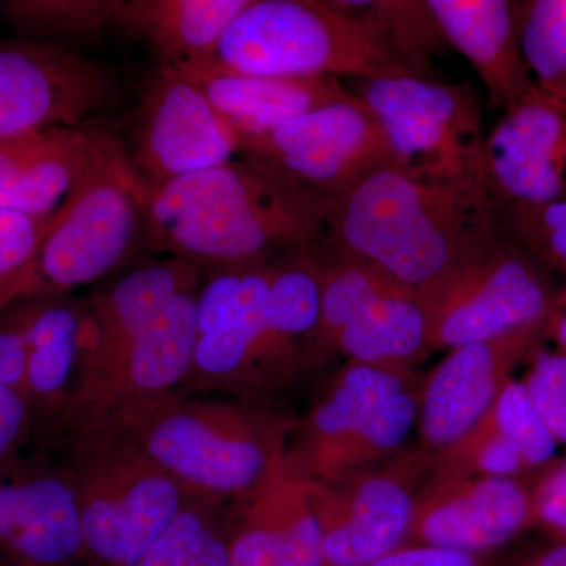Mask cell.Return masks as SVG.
<instances>
[{
    "label": "cell",
    "instance_id": "6da1fadb",
    "mask_svg": "<svg viewBox=\"0 0 566 566\" xmlns=\"http://www.w3.org/2000/svg\"><path fill=\"white\" fill-rule=\"evenodd\" d=\"M499 233L486 182L424 180L387 164L326 200L323 241L422 294Z\"/></svg>",
    "mask_w": 566,
    "mask_h": 566
},
{
    "label": "cell",
    "instance_id": "7a4b0ae2",
    "mask_svg": "<svg viewBox=\"0 0 566 566\" xmlns=\"http://www.w3.org/2000/svg\"><path fill=\"white\" fill-rule=\"evenodd\" d=\"M324 237L326 200L245 156L166 185L144 182L142 248L202 270L262 262Z\"/></svg>",
    "mask_w": 566,
    "mask_h": 566
},
{
    "label": "cell",
    "instance_id": "3957f363",
    "mask_svg": "<svg viewBox=\"0 0 566 566\" xmlns=\"http://www.w3.org/2000/svg\"><path fill=\"white\" fill-rule=\"evenodd\" d=\"M205 59L255 76L431 80L398 48L370 2L251 0Z\"/></svg>",
    "mask_w": 566,
    "mask_h": 566
},
{
    "label": "cell",
    "instance_id": "277c9868",
    "mask_svg": "<svg viewBox=\"0 0 566 566\" xmlns=\"http://www.w3.org/2000/svg\"><path fill=\"white\" fill-rule=\"evenodd\" d=\"M104 433L129 439L192 497L218 504L251 493L289 444V424L263 409L175 394Z\"/></svg>",
    "mask_w": 566,
    "mask_h": 566
},
{
    "label": "cell",
    "instance_id": "5b68a950",
    "mask_svg": "<svg viewBox=\"0 0 566 566\" xmlns=\"http://www.w3.org/2000/svg\"><path fill=\"white\" fill-rule=\"evenodd\" d=\"M144 244V181L125 145L99 133L87 172L57 210L24 300L62 296L96 282Z\"/></svg>",
    "mask_w": 566,
    "mask_h": 566
},
{
    "label": "cell",
    "instance_id": "8992f818",
    "mask_svg": "<svg viewBox=\"0 0 566 566\" xmlns=\"http://www.w3.org/2000/svg\"><path fill=\"white\" fill-rule=\"evenodd\" d=\"M422 381L415 368L346 360L289 446L294 464L314 482L329 483L390 460L419 420Z\"/></svg>",
    "mask_w": 566,
    "mask_h": 566
},
{
    "label": "cell",
    "instance_id": "52a82bcc",
    "mask_svg": "<svg viewBox=\"0 0 566 566\" xmlns=\"http://www.w3.org/2000/svg\"><path fill=\"white\" fill-rule=\"evenodd\" d=\"M66 471L76 490L85 549L136 566L192 495L139 446L117 434H80Z\"/></svg>",
    "mask_w": 566,
    "mask_h": 566
},
{
    "label": "cell",
    "instance_id": "ba28073f",
    "mask_svg": "<svg viewBox=\"0 0 566 566\" xmlns=\"http://www.w3.org/2000/svg\"><path fill=\"white\" fill-rule=\"evenodd\" d=\"M381 123L390 164L433 181L486 182L482 107L469 84L417 76L354 82Z\"/></svg>",
    "mask_w": 566,
    "mask_h": 566
},
{
    "label": "cell",
    "instance_id": "9c48e42d",
    "mask_svg": "<svg viewBox=\"0 0 566 566\" xmlns=\"http://www.w3.org/2000/svg\"><path fill=\"white\" fill-rule=\"evenodd\" d=\"M562 290L553 273L501 230L474 259L419 294L430 348L450 352L546 322Z\"/></svg>",
    "mask_w": 566,
    "mask_h": 566
},
{
    "label": "cell",
    "instance_id": "30bf717a",
    "mask_svg": "<svg viewBox=\"0 0 566 566\" xmlns=\"http://www.w3.org/2000/svg\"><path fill=\"white\" fill-rule=\"evenodd\" d=\"M199 290L182 294L158 322L120 348L81 356L59 422L74 436L104 433L188 381L197 344Z\"/></svg>",
    "mask_w": 566,
    "mask_h": 566
},
{
    "label": "cell",
    "instance_id": "8fae6325",
    "mask_svg": "<svg viewBox=\"0 0 566 566\" xmlns=\"http://www.w3.org/2000/svg\"><path fill=\"white\" fill-rule=\"evenodd\" d=\"M430 472V453L401 450L334 482H315L323 566H368L405 546Z\"/></svg>",
    "mask_w": 566,
    "mask_h": 566
},
{
    "label": "cell",
    "instance_id": "7c38bea8",
    "mask_svg": "<svg viewBox=\"0 0 566 566\" xmlns=\"http://www.w3.org/2000/svg\"><path fill=\"white\" fill-rule=\"evenodd\" d=\"M238 155L327 200L390 164L381 123L356 95L238 142Z\"/></svg>",
    "mask_w": 566,
    "mask_h": 566
},
{
    "label": "cell",
    "instance_id": "4fadbf2b",
    "mask_svg": "<svg viewBox=\"0 0 566 566\" xmlns=\"http://www.w3.org/2000/svg\"><path fill=\"white\" fill-rule=\"evenodd\" d=\"M117 95L109 69L52 43L0 36V144L84 126Z\"/></svg>",
    "mask_w": 566,
    "mask_h": 566
},
{
    "label": "cell",
    "instance_id": "5bb4252c",
    "mask_svg": "<svg viewBox=\"0 0 566 566\" xmlns=\"http://www.w3.org/2000/svg\"><path fill=\"white\" fill-rule=\"evenodd\" d=\"M126 151L145 185L161 186L232 161L238 140L191 81L159 66L142 93Z\"/></svg>",
    "mask_w": 566,
    "mask_h": 566
},
{
    "label": "cell",
    "instance_id": "9a60e30c",
    "mask_svg": "<svg viewBox=\"0 0 566 566\" xmlns=\"http://www.w3.org/2000/svg\"><path fill=\"white\" fill-rule=\"evenodd\" d=\"M546 323L450 349L424 376L417 420L424 452L455 444L490 411L513 371L545 342Z\"/></svg>",
    "mask_w": 566,
    "mask_h": 566
},
{
    "label": "cell",
    "instance_id": "2e32d148",
    "mask_svg": "<svg viewBox=\"0 0 566 566\" xmlns=\"http://www.w3.org/2000/svg\"><path fill=\"white\" fill-rule=\"evenodd\" d=\"M534 526V494L521 479L428 476L406 545L491 556Z\"/></svg>",
    "mask_w": 566,
    "mask_h": 566
},
{
    "label": "cell",
    "instance_id": "e0dca14e",
    "mask_svg": "<svg viewBox=\"0 0 566 566\" xmlns=\"http://www.w3.org/2000/svg\"><path fill=\"white\" fill-rule=\"evenodd\" d=\"M485 166L497 211L566 202V103L536 87L506 109L486 136Z\"/></svg>",
    "mask_w": 566,
    "mask_h": 566
},
{
    "label": "cell",
    "instance_id": "ac0fdd59",
    "mask_svg": "<svg viewBox=\"0 0 566 566\" xmlns=\"http://www.w3.org/2000/svg\"><path fill=\"white\" fill-rule=\"evenodd\" d=\"M316 483L282 447L266 474L238 501L230 566H323Z\"/></svg>",
    "mask_w": 566,
    "mask_h": 566
},
{
    "label": "cell",
    "instance_id": "d6986e66",
    "mask_svg": "<svg viewBox=\"0 0 566 566\" xmlns=\"http://www.w3.org/2000/svg\"><path fill=\"white\" fill-rule=\"evenodd\" d=\"M85 549L66 468L20 460L0 468V554L29 566L66 564Z\"/></svg>",
    "mask_w": 566,
    "mask_h": 566
},
{
    "label": "cell",
    "instance_id": "ffe728a7",
    "mask_svg": "<svg viewBox=\"0 0 566 566\" xmlns=\"http://www.w3.org/2000/svg\"><path fill=\"white\" fill-rule=\"evenodd\" d=\"M170 69L203 93L238 142L263 136L353 95L334 76H255L222 69L205 57Z\"/></svg>",
    "mask_w": 566,
    "mask_h": 566
},
{
    "label": "cell",
    "instance_id": "44dd1931",
    "mask_svg": "<svg viewBox=\"0 0 566 566\" xmlns=\"http://www.w3.org/2000/svg\"><path fill=\"white\" fill-rule=\"evenodd\" d=\"M447 44L479 74L491 106L510 109L535 84L521 52L515 2L509 0H424Z\"/></svg>",
    "mask_w": 566,
    "mask_h": 566
},
{
    "label": "cell",
    "instance_id": "7402d4cb",
    "mask_svg": "<svg viewBox=\"0 0 566 566\" xmlns=\"http://www.w3.org/2000/svg\"><path fill=\"white\" fill-rule=\"evenodd\" d=\"M319 283L322 262L316 244L275 260L263 334L253 349L244 387L262 389L289 379L304 363V348L308 344L315 348Z\"/></svg>",
    "mask_w": 566,
    "mask_h": 566
},
{
    "label": "cell",
    "instance_id": "603a6c76",
    "mask_svg": "<svg viewBox=\"0 0 566 566\" xmlns=\"http://www.w3.org/2000/svg\"><path fill=\"white\" fill-rule=\"evenodd\" d=\"M99 133L74 126L2 142L0 208L54 214L87 172Z\"/></svg>",
    "mask_w": 566,
    "mask_h": 566
},
{
    "label": "cell",
    "instance_id": "cb8c5ba5",
    "mask_svg": "<svg viewBox=\"0 0 566 566\" xmlns=\"http://www.w3.org/2000/svg\"><path fill=\"white\" fill-rule=\"evenodd\" d=\"M202 268L175 259L144 264L95 294L82 315L81 356H102L148 329L182 294L200 289Z\"/></svg>",
    "mask_w": 566,
    "mask_h": 566
},
{
    "label": "cell",
    "instance_id": "d4e9b609",
    "mask_svg": "<svg viewBox=\"0 0 566 566\" xmlns=\"http://www.w3.org/2000/svg\"><path fill=\"white\" fill-rule=\"evenodd\" d=\"M62 296L28 297V382L25 401L33 423L61 420L81 353L84 311Z\"/></svg>",
    "mask_w": 566,
    "mask_h": 566
},
{
    "label": "cell",
    "instance_id": "484cf974",
    "mask_svg": "<svg viewBox=\"0 0 566 566\" xmlns=\"http://www.w3.org/2000/svg\"><path fill=\"white\" fill-rule=\"evenodd\" d=\"M251 0H117L115 28L145 41L161 66L207 57Z\"/></svg>",
    "mask_w": 566,
    "mask_h": 566
},
{
    "label": "cell",
    "instance_id": "4316f807",
    "mask_svg": "<svg viewBox=\"0 0 566 566\" xmlns=\"http://www.w3.org/2000/svg\"><path fill=\"white\" fill-rule=\"evenodd\" d=\"M331 352L353 363L415 368L430 348V326L419 294L397 286L368 305L335 337Z\"/></svg>",
    "mask_w": 566,
    "mask_h": 566
},
{
    "label": "cell",
    "instance_id": "83f0119b",
    "mask_svg": "<svg viewBox=\"0 0 566 566\" xmlns=\"http://www.w3.org/2000/svg\"><path fill=\"white\" fill-rule=\"evenodd\" d=\"M318 255L322 262V283L315 348L331 352L335 337L346 324L382 294L401 285L375 264L338 251L333 245H329V252L318 251Z\"/></svg>",
    "mask_w": 566,
    "mask_h": 566
},
{
    "label": "cell",
    "instance_id": "f1b7e54d",
    "mask_svg": "<svg viewBox=\"0 0 566 566\" xmlns=\"http://www.w3.org/2000/svg\"><path fill=\"white\" fill-rule=\"evenodd\" d=\"M521 52L539 91L566 103V0L515 2Z\"/></svg>",
    "mask_w": 566,
    "mask_h": 566
},
{
    "label": "cell",
    "instance_id": "f546056e",
    "mask_svg": "<svg viewBox=\"0 0 566 566\" xmlns=\"http://www.w3.org/2000/svg\"><path fill=\"white\" fill-rule=\"evenodd\" d=\"M117 0H10L2 14L24 39H88L115 28Z\"/></svg>",
    "mask_w": 566,
    "mask_h": 566
},
{
    "label": "cell",
    "instance_id": "4dcf8cb0",
    "mask_svg": "<svg viewBox=\"0 0 566 566\" xmlns=\"http://www.w3.org/2000/svg\"><path fill=\"white\" fill-rule=\"evenodd\" d=\"M218 505L192 497L136 566H230V545L212 523Z\"/></svg>",
    "mask_w": 566,
    "mask_h": 566
},
{
    "label": "cell",
    "instance_id": "1f68e13d",
    "mask_svg": "<svg viewBox=\"0 0 566 566\" xmlns=\"http://www.w3.org/2000/svg\"><path fill=\"white\" fill-rule=\"evenodd\" d=\"M51 216H31L0 208V312L24 300L41 244L54 226Z\"/></svg>",
    "mask_w": 566,
    "mask_h": 566
},
{
    "label": "cell",
    "instance_id": "d6a6232c",
    "mask_svg": "<svg viewBox=\"0 0 566 566\" xmlns=\"http://www.w3.org/2000/svg\"><path fill=\"white\" fill-rule=\"evenodd\" d=\"M486 417L520 453L528 471L543 468L556 455L558 442L536 411L521 379L506 382Z\"/></svg>",
    "mask_w": 566,
    "mask_h": 566
},
{
    "label": "cell",
    "instance_id": "836d02e7",
    "mask_svg": "<svg viewBox=\"0 0 566 566\" xmlns=\"http://www.w3.org/2000/svg\"><path fill=\"white\" fill-rule=\"evenodd\" d=\"M501 230L554 275L566 279V202L499 210Z\"/></svg>",
    "mask_w": 566,
    "mask_h": 566
},
{
    "label": "cell",
    "instance_id": "e575fe53",
    "mask_svg": "<svg viewBox=\"0 0 566 566\" xmlns=\"http://www.w3.org/2000/svg\"><path fill=\"white\" fill-rule=\"evenodd\" d=\"M521 381L557 442H566V352L539 345Z\"/></svg>",
    "mask_w": 566,
    "mask_h": 566
},
{
    "label": "cell",
    "instance_id": "d590c367",
    "mask_svg": "<svg viewBox=\"0 0 566 566\" xmlns=\"http://www.w3.org/2000/svg\"><path fill=\"white\" fill-rule=\"evenodd\" d=\"M0 382L25 400L28 334L24 300L17 301L0 312Z\"/></svg>",
    "mask_w": 566,
    "mask_h": 566
},
{
    "label": "cell",
    "instance_id": "8d00e7d4",
    "mask_svg": "<svg viewBox=\"0 0 566 566\" xmlns=\"http://www.w3.org/2000/svg\"><path fill=\"white\" fill-rule=\"evenodd\" d=\"M534 494V526L545 528L557 539H566V460L539 479Z\"/></svg>",
    "mask_w": 566,
    "mask_h": 566
},
{
    "label": "cell",
    "instance_id": "74e56055",
    "mask_svg": "<svg viewBox=\"0 0 566 566\" xmlns=\"http://www.w3.org/2000/svg\"><path fill=\"white\" fill-rule=\"evenodd\" d=\"M32 424L28 401L0 382V468L18 460V452L31 433Z\"/></svg>",
    "mask_w": 566,
    "mask_h": 566
},
{
    "label": "cell",
    "instance_id": "f35d334b",
    "mask_svg": "<svg viewBox=\"0 0 566 566\" xmlns=\"http://www.w3.org/2000/svg\"><path fill=\"white\" fill-rule=\"evenodd\" d=\"M491 556H472L431 546L405 545L368 566H491Z\"/></svg>",
    "mask_w": 566,
    "mask_h": 566
},
{
    "label": "cell",
    "instance_id": "ab89813d",
    "mask_svg": "<svg viewBox=\"0 0 566 566\" xmlns=\"http://www.w3.org/2000/svg\"><path fill=\"white\" fill-rule=\"evenodd\" d=\"M491 566H566V539H556L551 545L493 562Z\"/></svg>",
    "mask_w": 566,
    "mask_h": 566
},
{
    "label": "cell",
    "instance_id": "60d3db41",
    "mask_svg": "<svg viewBox=\"0 0 566 566\" xmlns=\"http://www.w3.org/2000/svg\"><path fill=\"white\" fill-rule=\"evenodd\" d=\"M546 338H553L558 349L566 352V285L562 290L560 301L546 323Z\"/></svg>",
    "mask_w": 566,
    "mask_h": 566
}]
</instances>
